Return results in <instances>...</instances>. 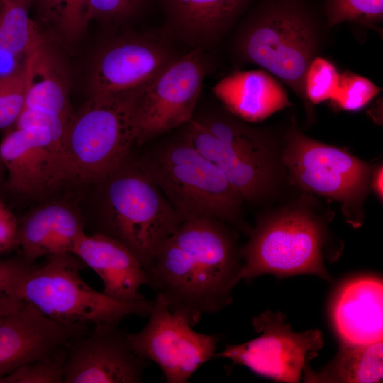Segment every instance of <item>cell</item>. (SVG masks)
Listing matches in <instances>:
<instances>
[{
	"label": "cell",
	"mask_w": 383,
	"mask_h": 383,
	"mask_svg": "<svg viewBox=\"0 0 383 383\" xmlns=\"http://www.w3.org/2000/svg\"><path fill=\"white\" fill-rule=\"evenodd\" d=\"M241 268L240 251L223 222L199 217L180 223L158 248L145 272L148 285L194 326L203 314L231 304Z\"/></svg>",
	"instance_id": "obj_1"
},
{
	"label": "cell",
	"mask_w": 383,
	"mask_h": 383,
	"mask_svg": "<svg viewBox=\"0 0 383 383\" xmlns=\"http://www.w3.org/2000/svg\"><path fill=\"white\" fill-rule=\"evenodd\" d=\"M139 160L181 223L199 217L230 223L238 219L243 199L184 131L179 138L167 142Z\"/></svg>",
	"instance_id": "obj_2"
},
{
	"label": "cell",
	"mask_w": 383,
	"mask_h": 383,
	"mask_svg": "<svg viewBox=\"0 0 383 383\" xmlns=\"http://www.w3.org/2000/svg\"><path fill=\"white\" fill-rule=\"evenodd\" d=\"M121 164L106 182L101 231L126 246L145 270L160 245L180 225L172 205L140 160Z\"/></svg>",
	"instance_id": "obj_3"
},
{
	"label": "cell",
	"mask_w": 383,
	"mask_h": 383,
	"mask_svg": "<svg viewBox=\"0 0 383 383\" xmlns=\"http://www.w3.org/2000/svg\"><path fill=\"white\" fill-rule=\"evenodd\" d=\"M238 54L260 66L304 96L306 71L315 57L318 33L305 9L290 0L267 2L241 27Z\"/></svg>",
	"instance_id": "obj_4"
},
{
	"label": "cell",
	"mask_w": 383,
	"mask_h": 383,
	"mask_svg": "<svg viewBox=\"0 0 383 383\" xmlns=\"http://www.w3.org/2000/svg\"><path fill=\"white\" fill-rule=\"evenodd\" d=\"M84 265L72 252L48 256L24 277L21 299L48 318L67 325L119 323L128 315L149 316L153 301H121L95 290L80 275Z\"/></svg>",
	"instance_id": "obj_5"
},
{
	"label": "cell",
	"mask_w": 383,
	"mask_h": 383,
	"mask_svg": "<svg viewBox=\"0 0 383 383\" xmlns=\"http://www.w3.org/2000/svg\"><path fill=\"white\" fill-rule=\"evenodd\" d=\"M139 92L91 94L72 114L65 139L70 179L101 182L127 157L135 142L134 107Z\"/></svg>",
	"instance_id": "obj_6"
},
{
	"label": "cell",
	"mask_w": 383,
	"mask_h": 383,
	"mask_svg": "<svg viewBox=\"0 0 383 383\" xmlns=\"http://www.w3.org/2000/svg\"><path fill=\"white\" fill-rule=\"evenodd\" d=\"M184 128L194 146L223 172L243 200L256 201L270 192L274 165L260 131L219 111L194 113Z\"/></svg>",
	"instance_id": "obj_7"
},
{
	"label": "cell",
	"mask_w": 383,
	"mask_h": 383,
	"mask_svg": "<svg viewBox=\"0 0 383 383\" xmlns=\"http://www.w3.org/2000/svg\"><path fill=\"white\" fill-rule=\"evenodd\" d=\"M323 224L300 209H288L260 221L240 250V279L265 274L278 277L310 274L330 279L323 261Z\"/></svg>",
	"instance_id": "obj_8"
},
{
	"label": "cell",
	"mask_w": 383,
	"mask_h": 383,
	"mask_svg": "<svg viewBox=\"0 0 383 383\" xmlns=\"http://www.w3.org/2000/svg\"><path fill=\"white\" fill-rule=\"evenodd\" d=\"M282 161L301 189L339 201L347 221L362 224V204L373 169L333 145L311 138L296 127L286 135Z\"/></svg>",
	"instance_id": "obj_9"
},
{
	"label": "cell",
	"mask_w": 383,
	"mask_h": 383,
	"mask_svg": "<svg viewBox=\"0 0 383 383\" xmlns=\"http://www.w3.org/2000/svg\"><path fill=\"white\" fill-rule=\"evenodd\" d=\"M213 67L205 50L192 48L140 91L134 107L135 143L141 145L188 123Z\"/></svg>",
	"instance_id": "obj_10"
},
{
	"label": "cell",
	"mask_w": 383,
	"mask_h": 383,
	"mask_svg": "<svg viewBox=\"0 0 383 383\" xmlns=\"http://www.w3.org/2000/svg\"><path fill=\"white\" fill-rule=\"evenodd\" d=\"M259 335L248 342L228 345L215 357H223L245 366L254 373L274 381L296 383L309 362L323 348L321 331L297 333L281 312L267 310L252 320Z\"/></svg>",
	"instance_id": "obj_11"
},
{
	"label": "cell",
	"mask_w": 383,
	"mask_h": 383,
	"mask_svg": "<svg viewBox=\"0 0 383 383\" xmlns=\"http://www.w3.org/2000/svg\"><path fill=\"white\" fill-rule=\"evenodd\" d=\"M189 318L170 309L156 294L149 320L138 333H128L133 350L156 363L167 383L187 382L204 363L215 357L220 335L192 329Z\"/></svg>",
	"instance_id": "obj_12"
},
{
	"label": "cell",
	"mask_w": 383,
	"mask_h": 383,
	"mask_svg": "<svg viewBox=\"0 0 383 383\" xmlns=\"http://www.w3.org/2000/svg\"><path fill=\"white\" fill-rule=\"evenodd\" d=\"M172 41L163 29L126 34L109 41L96 57L91 94L116 95L143 89L180 56Z\"/></svg>",
	"instance_id": "obj_13"
},
{
	"label": "cell",
	"mask_w": 383,
	"mask_h": 383,
	"mask_svg": "<svg viewBox=\"0 0 383 383\" xmlns=\"http://www.w3.org/2000/svg\"><path fill=\"white\" fill-rule=\"evenodd\" d=\"M65 137L35 125L9 132L0 143V159L7 178L4 186L24 196H39L70 179Z\"/></svg>",
	"instance_id": "obj_14"
},
{
	"label": "cell",
	"mask_w": 383,
	"mask_h": 383,
	"mask_svg": "<svg viewBox=\"0 0 383 383\" xmlns=\"http://www.w3.org/2000/svg\"><path fill=\"white\" fill-rule=\"evenodd\" d=\"M117 323L94 325L66 347L64 383H138L148 360L132 348Z\"/></svg>",
	"instance_id": "obj_15"
},
{
	"label": "cell",
	"mask_w": 383,
	"mask_h": 383,
	"mask_svg": "<svg viewBox=\"0 0 383 383\" xmlns=\"http://www.w3.org/2000/svg\"><path fill=\"white\" fill-rule=\"evenodd\" d=\"M87 331V325L53 321L23 301L16 310L0 318V382L21 366L66 347Z\"/></svg>",
	"instance_id": "obj_16"
},
{
	"label": "cell",
	"mask_w": 383,
	"mask_h": 383,
	"mask_svg": "<svg viewBox=\"0 0 383 383\" xmlns=\"http://www.w3.org/2000/svg\"><path fill=\"white\" fill-rule=\"evenodd\" d=\"M72 253L92 269L103 282V293L121 301L145 299L139 289L148 285L145 270L126 246L106 235L82 234Z\"/></svg>",
	"instance_id": "obj_17"
},
{
	"label": "cell",
	"mask_w": 383,
	"mask_h": 383,
	"mask_svg": "<svg viewBox=\"0 0 383 383\" xmlns=\"http://www.w3.org/2000/svg\"><path fill=\"white\" fill-rule=\"evenodd\" d=\"M331 316L339 341L355 344L382 341V280L366 275L346 281L334 296Z\"/></svg>",
	"instance_id": "obj_18"
},
{
	"label": "cell",
	"mask_w": 383,
	"mask_h": 383,
	"mask_svg": "<svg viewBox=\"0 0 383 383\" xmlns=\"http://www.w3.org/2000/svg\"><path fill=\"white\" fill-rule=\"evenodd\" d=\"M248 0H159L164 31L192 48L216 45L229 29Z\"/></svg>",
	"instance_id": "obj_19"
},
{
	"label": "cell",
	"mask_w": 383,
	"mask_h": 383,
	"mask_svg": "<svg viewBox=\"0 0 383 383\" xmlns=\"http://www.w3.org/2000/svg\"><path fill=\"white\" fill-rule=\"evenodd\" d=\"M84 233L82 221L74 210L60 203L48 204L19 222L18 247L23 257L33 263L41 257L72 252Z\"/></svg>",
	"instance_id": "obj_20"
},
{
	"label": "cell",
	"mask_w": 383,
	"mask_h": 383,
	"mask_svg": "<svg viewBox=\"0 0 383 383\" xmlns=\"http://www.w3.org/2000/svg\"><path fill=\"white\" fill-rule=\"evenodd\" d=\"M213 92L229 113L248 122L261 121L290 105L285 89L264 70L234 72Z\"/></svg>",
	"instance_id": "obj_21"
},
{
	"label": "cell",
	"mask_w": 383,
	"mask_h": 383,
	"mask_svg": "<svg viewBox=\"0 0 383 383\" xmlns=\"http://www.w3.org/2000/svg\"><path fill=\"white\" fill-rule=\"evenodd\" d=\"M335 357L318 372L308 365L304 382L375 383L382 381L383 343L355 344L339 341Z\"/></svg>",
	"instance_id": "obj_22"
},
{
	"label": "cell",
	"mask_w": 383,
	"mask_h": 383,
	"mask_svg": "<svg viewBox=\"0 0 383 383\" xmlns=\"http://www.w3.org/2000/svg\"><path fill=\"white\" fill-rule=\"evenodd\" d=\"M26 97L23 109L48 112L70 120L68 92L62 77L43 46L25 60Z\"/></svg>",
	"instance_id": "obj_23"
},
{
	"label": "cell",
	"mask_w": 383,
	"mask_h": 383,
	"mask_svg": "<svg viewBox=\"0 0 383 383\" xmlns=\"http://www.w3.org/2000/svg\"><path fill=\"white\" fill-rule=\"evenodd\" d=\"M0 52L22 59L43 46L28 16L29 0H0Z\"/></svg>",
	"instance_id": "obj_24"
},
{
	"label": "cell",
	"mask_w": 383,
	"mask_h": 383,
	"mask_svg": "<svg viewBox=\"0 0 383 383\" xmlns=\"http://www.w3.org/2000/svg\"><path fill=\"white\" fill-rule=\"evenodd\" d=\"M40 4L46 17L70 39L82 34L91 20L89 0H40Z\"/></svg>",
	"instance_id": "obj_25"
},
{
	"label": "cell",
	"mask_w": 383,
	"mask_h": 383,
	"mask_svg": "<svg viewBox=\"0 0 383 383\" xmlns=\"http://www.w3.org/2000/svg\"><path fill=\"white\" fill-rule=\"evenodd\" d=\"M66 347L21 366L4 377L0 383H62Z\"/></svg>",
	"instance_id": "obj_26"
},
{
	"label": "cell",
	"mask_w": 383,
	"mask_h": 383,
	"mask_svg": "<svg viewBox=\"0 0 383 383\" xmlns=\"http://www.w3.org/2000/svg\"><path fill=\"white\" fill-rule=\"evenodd\" d=\"M381 91L370 79L345 71L340 74L338 89L330 99L333 106L345 111H357L367 105Z\"/></svg>",
	"instance_id": "obj_27"
},
{
	"label": "cell",
	"mask_w": 383,
	"mask_h": 383,
	"mask_svg": "<svg viewBox=\"0 0 383 383\" xmlns=\"http://www.w3.org/2000/svg\"><path fill=\"white\" fill-rule=\"evenodd\" d=\"M34 265L23 257L0 259V318L16 310L23 302L21 286Z\"/></svg>",
	"instance_id": "obj_28"
},
{
	"label": "cell",
	"mask_w": 383,
	"mask_h": 383,
	"mask_svg": "<svg viewBox=\"0 0 383 383\" xmlns=\"http://www.w3.org/2000/svg\"><path fill=\"white\" fill-rule=\"evenodd\" d=\"M340 77V73L331 62L315 57L304 75V96L314 104L330 100L338 89Z\"/></svg>",
	"instance_id": "obj_29"
},
{
	"label": "cell",
	"mask_w": 383,
	"mask_h": 383,
	"mask_svg": "<svg viewBox=\"0 0 383 383\" xmlns=\"http://www.w3.org/2000/svg\"><path fill=\"white\" fill-rule=\"evenodd\" d=\"M326 15L331 26L345 21L376 23L382 18L383 0H326Z\"/></svg>",
	"instance_id": "obj_30"
},
{
	"label": "cell",
	"mask_w": 383,
	"mask_h": 383,
	"mask_svg": "<svg viewBox=\"0 0 383 383\" xmlns=\"http://www.w3.org/2000/svg\"><path fill=\"white\" fill-rule=\"evenodd\" d=\"M25 61L14 73L0 78V129L15 125L26 97Z\"/></svg>",
	"instance_id": "obj_31"
},
{
	"label": "cell",
	"mask_w": 383,
	"mask_h": 383,
	"mask_svg": "<svg viewBox=\"0 0 383 383\" xmlns=\"http://www.w3.org/2000/svg\"><path fill=\"white\" fill-rule=\"evenodd\" d=\"M148 0H89V14L92 19L99 17L109 20H121L139 12Z\"/></svg>",
	"instance_id": "obj_32"
},
{
	"label": "cell",
	"mask_w": 383,
	"mask_h": 383,
	"mask_svg": "<svg viewBox=\"0 0 383 383\" xmlns=\"http://www.w3.org/2000/svg\"><path fill=\"white\" fill-rule=\"evenodd\" d=\"M19 221L0 199V255L18 247Z\"/></svg>",
	"instance_id": "obj_33"
},
{
	"label": "cell",
	"mask_w": 383,
	"mask_h": 383,
	"mask_svg": "<svg viewBox=\"0 0 383 383\" xmlns=\"http://www.w3.org/2000/svg\"><path fill=\"white\" fill-rule=\"evenodd\" d=\"M20 58L8 53L0 52V78L7 77L16 72L23 64Z\"/></svg>",
	"instance_id": "obj_34"
},
{
	"label": "cell",
	"mask_w": 383,
	"mask_h": 383,
	"mask_svg": "<svg viewBox=\"0 0 383 383\" xmlns=\"http://www.w3.org/2000/svg\"><path fill=\"white\" fill-rule=\"evenodd\" d=\"M383 170L382 166H379L375 170H372L370 184L379 199H382L383 189H382V180H383Z\"/></svg>",
	"instance_id": "obj_35"
},
{
	"label": "cell",
	"mask_w": 383,
	"mask_h": 383,
	"mask_svg": "<svg viewBox=\"0 0 383 383\" xmlns=\"http://www.w3.org/2000/svg\"><path fill=\"white\" fill-rule=\"evenodd\" d=\"M5 173H6L5 168L0 159V185L4 183Z\"/></svg>",
	"instance_id": "obj_36"
}]
</instances>
